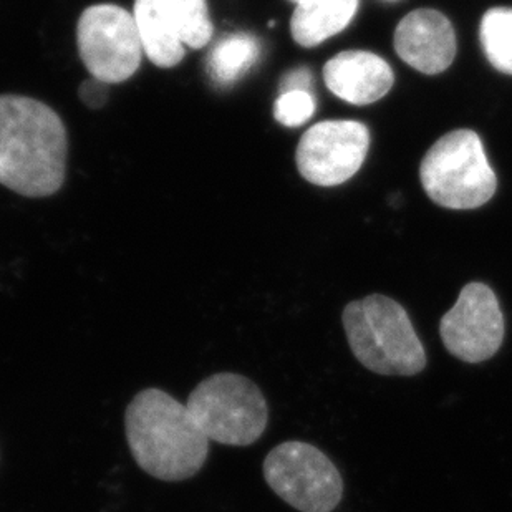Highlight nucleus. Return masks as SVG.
Returning <instances> with one entry per match:
<instances>
[{
	"mask_svg": "<svg viewBox=\"0 0 512 512\" xmlns=\"http://www.w3.org/2000/svg\"><path fill=\"white\" fill-rule=\"evenodd\" d=\"M136 25L146 57L161 68L176 67L184 49H203L214 34L206 0H135Z\"/></svg>",
	"mask_w": 512,
	"mask_h": 512,
	"instance_id": "8",
	"label": "nucleus"
},
{
	"mask_svg": "<svg viewBox=\"0 0 512 512\" xmlns=\"http://www.w3.org/2000/svg\"><path fill=\"white\" fill-rule=\"evenodd\" d=\"M370 133L352 120L320 121L300 138L295 161L302 178L317 186H339L357 174L367 158Z\"/></svg>",
	"mask_w": 512,
	"mask_h": 512,
	"instance_id": "10",
	"label": "nucleus"
},
{
	"mask_svg": "<svg viewBox=\"0 0 512 512\" xmlns=\"http://www.w3.org/2000/svg\"><path fill=\"white\" fill-rule=\"evenodd\" d=\"M68 140L62 118L34 98L0 95V184L29 198L62 188Z\"/></svg>",
	"mask_w": 512,
	"mask_h": 512,
	"instance_id": "1",
	"label": "nucleus"
},
{
	"mask_svg": "<svg viewBox=\"0 0 512 512\" xmlns=\"http://www.w3.org/2000/svg\"><path fill=\"white\" fill-rule=\"evenodd\" d=\"M310 88H312V73L309 68H294L282 77L281 93L297 92V90L310 92Z\"/></svg>",
	"mask_w": 512,
	"mask_h": 512,
	"instance_id": "18",
	"label": "nucleus"
},
{
	"mask_svg": "<svg viewBox=\"0 0 512 512\" xmlns=\"http://www.w3.org/2000/svg\"><path fill=\"white\" fill-rule=\"evenodd\" d=\"M77 45L88 73L108 85L133 77L145 52L133 12L112 4L92 5L83 12Z\"/></svg>",
	"mask_w": 512,
	"mask_h": 512,
	"instance_id": "7",
	"label": "nucleus"
},
{
	"mask_svg": "<svg viewBox=\"0 0 512 512\" xmlns=\"http://www.w3.org/2000/svg\"><path fill=\"white\" fill-rule=\"evenodd\" d=\"M186 408L204 436L219 445H254L269 423L264 393L239 373L219 372L204 378L189 395Z\"/></svg>",
	"mask_w": 512,
	"mask_h": 512,
	"instance_id": "4",
	"label": "nucleus"
},
{
	"mask_svg": "<svg viewBox=\"0 0 512 512\" xmlns=\"http://www.w3.org/2000/svg\"><path fill=\"white\" fill-rule=\"evenodd\" d=\"M108 83L100 82L97 78H90L87 82L82 83V87L78 90L82 102L87 105L88 108H102L108 100Z\"/></svg>",
	"mask_w": 512,
	"mask_h": 512,
	"instance_id": "17",
	"label": "nucleus"
},
{
	"mask_svg": "<svg viewBox=\"0 0 512 512\" xmlns=\"http://www.w3.org/2000/svg\"><path fill=\"white\" fill-rule=\"evenodd\" d=\"M292 2H295V4H299V2H302V0H292Z\"/></svg>",
	"mask_w": 512,
	"mask_h": 512,
	"instance_id": "20",
	"label": "nucleus"
},
{
	"mask_svg": "<svg viewBox=\"0 0 512 512\" xmlns=\"http://www.w3.org/2000/svg\"><path fill=\"white\" fill-rule=\"evenodd\" d=\"M125 435L136 464L166 483L193 478L208 461V438L186 405L161 388L141 390L126 406Z\"/></svg>",
	"mask_w": 512,
	"mask_h": 512,
	"instance_id": "2",
	"label": "nucleus"
},
{
	"mask_svg": "<svg viewBox=\"0 0 512 512\" xmlns=\"http://www.w3.org/2000/svg\"><path fill=\"white\" fill-rule=\"evenodd\" d=\"M420 179L431 201L448 209H476L498 189V178L474 131L441 136L421 161Z\"/></svg>",
	"mask_w": 512,
	"mask_h": 512,
	"instance_id": "5",
	"label": "nucleus"
},
{
	"mask_svg": "<svg viewBox=\"0 0 512 512\" xmlns=\"http://www.w3.org/2000/svg\"><path fill=\"white\" fill-rule=\"evenodd\" d=\"M261 44L254 35H226L208 55V75L218 87H231L249 72L261 57Z\"/></svg>",
	"mask_w": 512,
	"mask_h": 512,
	"instance_id": "14",
	"label": "nucleus"
},
{
	"mask_svg": "<svg viewBox=\"0 0 512 512\" xmlns=\"http://www.w3.org/2000/svg\"><path fill=\"white\" fill-rule=\"evenodd\" d=\"M315 98L310 92L297 90V92L281 93L274 105V116L281 125L295 128L304 125L315 113Z\"/></svg>",
	"mask_w": 512,
	"mask_h": 512,
	"instance_id": "16",
	"label": "nucleus"
},
{
	"mask_svg": "<svg viewBox=\"0 0 512 512\" xmlns=\"http://www.w3.org/2000/svg\"><path fill=\"white\" fill-rule=\"evenodd\" d=\"M360 0H302L290 20V32L302 47H317L347 29Z\"/></svg>",
	"mask_w": 512,
	"mask_h": 512,
	"instance_id": "13",
	"label": "nucleus"
},
{
	"mask_svg": "<svg viewBox=\"0 0 512 512\" xmlns=\"http://www.w3.org/2000/svg\"><path fill=\"white\" fill-rule=\"evenodd\" d=\"M324 80L335 97L362 107L382 100L392 90L395 73L377 54L345 50L325 63Z\"/></svg>",
	"mask_w": 512,
	"mask_h": 512,
	"instance_id": "12",
	"label": "nucleus"
},
{
	"mask_svg": "<svg viewBox=\"0 0 512 512\" xmlns=\"http://www.w3.org/2000/svg\"><path fill=\"white\" fill-rule=\"evenodd\" d=\"M479 40L489 63L499 72L512 75V9H489L479 25Z\"/></svg>",
	"mask_w": 512,
	"mask_h": 512,
	"instance_id": "15",
	"label": "nucleus"
},
{
	"mask_svg": "<svg viewBox=\"0 0 512 512\" xmlns=\"http://www.w3.org/2000/svg\"><path fill=\"white\" fill-rule=\"evenodd\" d=\"M506 335L498 295L483 282H469L456 304L441 317L440 337L450 355L464 363H483L499 352Z\"/></svg>",
	"mask_w": 512,
	"mask_h": 512,
	"instance_id": "9",
	"label": "nucleus"
},
{
	"mask_svg": "<svg viewBox=\"0 0 512 512\" xmlns=\"http://www.w3.org/2000/svg\"><path fill=\"white\" fill-rule=\"evenodd\" d=\"M385 2H400V0H385Z\"/></svg>",
	"mask_w": 512,
	"mask_h": 512,
	"instance_id": "19",
	"label": "nucleus"
},
{
	"mask_svg": "<svg viewBox=\"0 0 512 512\" xmlns=\"http://www.w3.org/2000/svg\"><path fill=\"white\" fill-rule=\"evenodd\" d=\"M269 488L300 512H334L343 498V478L334 461L305 441H284L262 464Z\"/></svg>",
	"mask_w": 512,
	"mask_h": 512,
	"instance_id": "6",
	"label": "nucleus"
},
{
	"mask_svg": "<svg viewBox=\"0 0 512 512\" xmlns=\"http://www.w3.org/2000/svg\"><path fill=\"white\" fill-rule=\"evenodd\" d=\"M393 44L403 62L425 75L445 72L456 57L455 29L438 10L416 9L403 17Z\"/></svg>",
	"mask_w": 512,
	"mask_h": 512,
	"instance_id": "11",
	"label": "nucleus"
},
{
	"mask_svg": "<svg viewBox=\"0 0 512 512\" xmlns=\"http://www.w3.org/2000/svg\"><path fill=\"white\" fill-rule=\"evenodd\" d=\"M343 330L353 357L383 377H415L428 363L410 315L397 300L372 294L343 309Z\"/></svg>",
	"mask_w": 512,
	"mask_h": 512,
	"instance_id": "3",
	"label": "nucleus"
}]
</instances>
